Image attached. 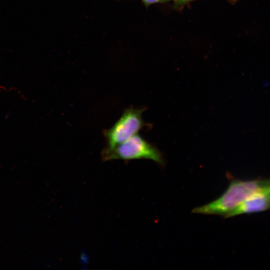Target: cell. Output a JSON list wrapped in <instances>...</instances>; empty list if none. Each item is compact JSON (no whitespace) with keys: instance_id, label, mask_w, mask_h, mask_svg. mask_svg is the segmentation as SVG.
<instances>
[{"instance_id":"obj_4","label":"cell","mask_w":270,"mask_h":270,"mask_svg":"<svg viewBox=\"0 0 270 270\" xmlns=\"http://www.w3.org/2000/svg\"><path fill=\"white\" fill-rule=\"evenodd\" d=\"M270 210V179L260 190L249 198L226 218Z\"/></svg>"},{"instance_id":"obj_1","label":"cell","mask_w":270,"mask_h":270,"mask_svg":"<svg viewBox=\"0 0 270 270\" xmlns=\"http://www.w3.org/2000/svg\"><path fill=\"white\" fill-rule=\"evenodd\" d=\"M268 179L232 180L226 191L216 200L194 208L192 212L224 216L226 218L249 198L260 190Z\"/></svg>"},{"instance_id":"obj_2","label":"cell","mask_w":270,"mask_h":270,"mask_svg":"<svg viewBox=\"0 0 270 270\" xmlns=\"http://www.w3.org/2000/svg\"><path fill=\"white\" fill-rule=\"evenodd\" d=\"M102 157L104 162L116 160L130 161L146 159L152 160L162 166L165 163L160 152L138 134L111 150H104Z\"/></svg>"},{"instance_id":"obj_3","label":"cell","mask_w":270,"mask_h":270,"mask_svg":"<svg viewBox=\"0 0 270 270\" xmlns=\"http://www.w3.org/2000/svg\"><path fill=\"white\" fill-rule=\"evenodd\" d=\"M144 110L132 107L126 109L111 128L104 131L106 146L104 150H111L137 134L144 126Z\"/></svg>"},{"instance_id":"obj_6","label":"cell","mask_w":270,"mask_h":270,"mask_svg":"<svg viewBox=\"0 0 270 270\" xmlns=\"http://www.w3.org/2000/svg\"><path fill=\"white\" fill-rule=\"evenodd\" d=\"M182 0V1H186V0Z\"/></svg>"},{"instance_id":"obj_5","label":"cell","mask_w":270,"mask_h":270,"mask_svg":"<svg viewBox=\"0 0 270 270\" xmlns=\"http://www.w3.org/2000/svg\"><path fill=\"white\" fill-rule=\"evenodd\" d=\"M161 0H142V1L146 5L152 4L158 2H159Z\"/></svg>"}]
</instances>
